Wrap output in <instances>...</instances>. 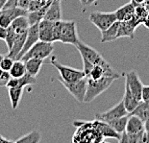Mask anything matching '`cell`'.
Listing matches in <instances>:
<instances>
[{
    "label": "cell",
    "instance_id": "cell-1",
    "mask_svg": "<svg viewBox=\"0 0 149 143\" xmlns=\"http://www.w3.org/2000/svg\"><path fill=\"white\" fill-rule=\"evenodd\" d=\"M119 142L144 143V122L139 117L129 114L126 130L121 133Z\"/></svg>",
    "mask_w": 149,
    "mask_h": 143
},
{
    "label": "cell",
    "instance_id": "cell-2",
    "mask_svg": "<svg viewBox=\"0 0 149 143\" xmlns=\"http://www.w3.org/2000/svg\"><path fill=\"white\" fill-rule=\"evenodd\" d=\"M115 80L116 79L111 76H104L98 80L87 78V93H86L84 103H91L104 91H106Z\"/></svg>",
    "mask_w": 149,
    "mask_h": 143
},
{
    "label": "cell",
    "instance_id": "cell-3",
    "mask_svg": "<svg viewBox=\"0 0 149 143\" xmlns=\"http://www.w3.org/2000/svg\"><path fill=\"white\" fill-rule=\"evenodd\" d=\"M60 31H61V20L52 21L43 18L39 22L40 40L53 43L55 41H59Z\"/></svg>",
    "mask_w": 149,
    "mask_h": 143
},
{
    "label": "cell",
    "instance_id": "cell-4",
    "mask_svg": "<svg viewBox=\"0 0 149 143\" xmlns=\"http://www.w3.org/2000/svg\"><path fill=\"white\" fill-rule=\"evenodd\" d=\"M50 63L55 67L57 70L60 73V78L68 83H73V82H77L81 79H83L86 77V74L84 70H81V69H77V68H73V67H69L68 65H64L62 63H60L57 61L56 57H53L50 61Z\"/></svg>",
    "mask_w": 149,
    "mask_h": 143
},
{
    "label": "cell",
    "instance_id": "cell-5",
    "mask_svg": "<svg viewBox=\"0 0 149 143\" xmlns=\"http://www.w3.org/2000/svg\"><path fill=\"white\" fill-rule=\"evenodd\" d=\"M75 47L80 53L82 57V61H86L91 62V65H110L102 56L98 53L95 49H93V47L86 44L82 40H79L78 43L76 44Z\"/></svg>",
    "mask_w": 149,
    "mask_h": 143
},
{
    "label": "cell",
    "instance_id": "cell-6",
    "mask_svg": "<svg viewBox=\"0 0 149 143\" xmlns=\"http://www.w3.org/2000/svg\"><path fill=\"white\" fill-rule=\"evenodd\" d=\"M54 50L53 42H47V41L39 40L37 41L31 48L28 50L26 54H24V56L20 59L21 61H27L31 58H38V59H42L45 60L46 58L51 55Z\"/></svg>",
    "mask_w": 149,
    "mask_h": 143
},
{
    "label": "cell",
    "instance_id": "cell-7",
    "mask_svg": "<svg viewBox=\"0 0 149 143\" xmlns=\"http://www.w3.org/2000/svg\"><path fill=\"white\" fill-rule=\"evenodd\" d=\"M80 40L78 37L76 22L73 20H61V31H60L59 41L65 44L76 45Z\"/></svg>",
    "mask_w": 149,
    "mask_h": 143
},
{
    "label": "cell",
    "instance_id": "cell-8",
    "mask_svg": "<svg viewBox=\"0 0 149 143\" xmlns=\"http://www.w3.org/2000/svg\"><path fill=\"white\" fill-rule=\"evenodd\" d=\"M88 19L100 32L105 31L117 20L115 12H93L88 15Z\"/></svg>",
    "mask_w": 149,
    "mask_h": 143
},
{
    "label": "cell",
    "instance_id": "cell-9",
    "mask_svg": "<svg viewBox=\"0 0 149 143\" xmlns=\"http://www.w3.org/2000/svg\"><path fill=\"white\" fill-rule=\"evenodd\" d=\"M59 81L79 103H84L87 93V77L73 83H68L62 79H59Z\"/></svg>",
    "mask_w": 149,
    "mask_h": 143
},
{
    "label": "cell",
    "instance_id": "cell-10",
    "mask_svg": "<svg viewBox=\"0 0 149 143\" xmlns=\"http://www.w3.org/2000/svg\"><path fill=\"white\" fill-rule=\"evenodd\" d=\"M128 114L129 112H128V110H126V108L124 106V102H123V100H122V101H120L118 104H116L115 107H113L112 109L108 110L104 112L95 114V118L108 123L110 121H113V120L118 119L120 117L128 115Z\"/></svg>",
    "mask_w": 149,
    "mask_h": 143
},
{
    "label": "cell",
    "instance_id": "cell-11",
    "mask_svg": "<svg viewBox=\"0 0 149 143\" xmlns=\"http://www.w3.org/2000/svg\"><path fill=\"white\" fill-rule=\"evenodd\" d=\"M125 85L130 88L134 96L137 98L139 101H141V94L143 85L139 79L137 71L131 70L125 74Z\"/></svg>",
    "mask_w": 149,
    "mask_h": 143
},
{
    "label": "cell",
    "instance_id": "cell-12",
    "mask_svg": "<svg viewBox=\"0 0 149 143\" xmlns=\"http://www.w3.org/2000/svg\"><path fill=\"white\" fill-rule=\"evenodd\" d=\"M40 40V37H39V23H36L34 25H30L29 29L27 32V37H26V40H25L24 46L22 48L21 52L18 55L17 60H20L22 57L24 56V54H26L28 52L31 47H32L37 41Z\"/></svg>",
    "mask_w": 149,
    "mask_h": 143
},
{
    "label": "cell",
    "instance_id": "cell-13",
    "mask_svg": "<svg viewBox=\"0 0 149 143\" xmlns=\"http://www.w3.org/2000/svg\"><path fill=\"white\" fill-rule=\"evenodd\" d=\"M93 125L97 130V132L102 135V137H111L119 140L120 136H121V135L116 133L109 124L104 121H101V120L96 119L95 121L93 122Z\"/></svg>",
    "mask_w": 149,
    "mask_h": 143
},
{
    "label": "cell",
    "instance_id": "cell-14",
    "mask_svg": "<svg viewBox=\"0 0 149 143\" xmlns=\"http://www.w3.org/2000/svg\"><path fill=\"white\" fill-rule=\"evenodd\" d=\"M117 17V20L119 21H127L131 20L136 15V7L133 2H130L128 4L120 7L115 12Z\"/></svg>",
    "mask_w": 149,
    "mask_h": 143
},
{
    "label": "cell",
    "instance_id": "cell-15",
    "mask_svg": "<svg viewBox=\"0 0 149 143\" xmlns=\"http://www.w3.org/2000/svg\"><path fill=\"white\" fill-rule=\"evenodd\" d=\"M36 83V77L26 73L20 78H13L11 77L10 81L8 82L6 87H25L27 85H34Z\"/></svg>",
    "mask_w": 149,
    "mask_h": 143
},
{
    "label": "cell",
    "instance_id": "cell-16",
    "mask_svg": "<svg viewBox=\"0 0 149 143\" xmlns=\"http://www.w3.org/2000/svg\"><path fill=\"white\" fill-rule=\"evenodd\" d=\"M119 27H120V21L116 20L108 29L101 32V42L102 43L111 42V41H113L118 39Z\"/></svg>",
    "mask_w": 149,
    "mask_h": 143
},
{
    "label": "cell",
    "instance_id": "cell-17",
    "mask_svg": "<svg viewBox=\"0 0 149 143\" xmlns=\"http://www.w3.org/2000/svg\"><path fill=\"white\" fill-rule=\"evenodd\" d=\"M44 19L52 21L62 20V11H61V0H53L52 3L47 9L44 15Z\"/></svg>",
    "mask_w": 149,
    "mask_h": 143
},
{
    "label": "cell",
    "instance_id": "cell-18",
    "mask_svg": "<svg viewBox=\"0 0 149 143\" xmlns=\"http://www.w3.org/2000/svg\"><path fill=\"white\" fill-rule=\"evenodd\" d=\"M27 32L26 33H22V34L17 35V37H15L14 45H13L12 49L9 51V54H8L9 57H11V58H13L14 60L17 59L18 55H19V53L21 52V50L24 46L25 40H26V37H27Z\"/></svg>",
    "mask_w": 149,
    "mask_h": 143
},
{
    "label": "cell",
    "instance_id": "cell-19",
    "mask_svg": "<svg viewBox=\"0 0 149 143\" xmlns=\"http://www.w3.org/2000/svg\"><path fill=\"white\" fill-rule=\"evenodd\" d=\"M42 59H38V58H31L27 61H25V66H26V71L29 73L30 75L37 77L38 74L40 73V68L43 65Z\"/></svg>",
    "mask_w": 149,
    "mask_h": 143
},
{
    "label": "cell",
    "instance_id": "cell-20",
    "mask_svg": "<svg viewBox=\"0 0 149 143\" xmlns=\"http://www.w3.org/2000/svg\"><path fill=\"white\" fill-rule=\"evenodd\" d=\"M122 100H123V102H124V106L129 113H131L133 110L136 109V107L138 106L139 103L141 102V101H139L137 98L134 96V94L132 93V91L130 90V88L126 85H125L124 97H123Z\"/></svg>",
    "mask_w": 149,
    "mask_h": 143
},
{
    "label": "cell",
    "instance_id": "cell-21",
    "mask_svg": "<svg viewBox=\"0 0 149 143\" xmlns=\"http://www.w3.org/2000/svg\"><path fill=\"white\" fill-rule=\"evenodd\" d=\"M11 27L15 30V32L17 34L26 33L30 27L28 17L27 15H22V17L15 18V19L12 22Z\"/></svg>",
    "mask_w": 149,
    "mask_h": 143
},
{
    "label": "cell",
    "instance_id": "cell-22",
    "mask_svg": "<svg viewBox=\"0 0 149 143\" xmlns=\"http://www.w3.org/2000/svg\"><path fill=\"white\" fill-rule=\"evenodd\" d=\"M129 114L138 116L142 121L145 122L149 118V102H145V101L141 100L138 106L136 107V109Z\"/></svg>",
    "mask_w": 149,
    "mask_h": 143
},
{
    "label": "cell",
    "instance_id": "cell-23",
    "mask_svg": "<svg viewBox=\"0 0 149 143\" xmlns=\"http://www.w3.org/2000/svg\"><path fill=\"white\" fill-rule=\"evenodd\" d=\"M24 87H9V97H10L12 108L15 110L18 107V105L20 103L22 94H23Z\"/></svg>",
    "mask_w": 149,
    "mask_h": 143
},
{
    "label": "cell",
    "instance_id": "cell-24",
    "mask_svg": "<svg viewBox=\"0 0 149 143\" xmlns=\"http://www.w3.org/2000/svg\"><path fill=\"white\" fill-rule=\"evenodd\" d=\"M13 78H20L27 73L25 62L21 60H15V62L13 65L11 70L9 71Z\"/></svg>",
    "mask_w": 149,
    "mask_h": 143
},
{
    "label": "cell",
    "instance_id": "cell-25",
    "mask_svg": "<svg viewBox=\"0 0 149 143\" xmlns=\"http://www.w3.org/2000/svg\"><path fill=\"white\" fill-rule=\"evenodd\" d=\"M42 140V135L39 131L34 130V131L28 133L27 135L21 136L17 139L15 142L17 143H38Z\"/></svg>",
    "mask_w": 149,
    "mask_h": 143
},
{
    "label": "cell",
    "instance_id": "cell-26",
    "mask_svg": "<svg viewBox=\"0 0 149 143\" xmlns=\"http://www.w3.org/2000/svg\"><path fill=\"white\" fill-rule=\"evenodd\" d=\"M128 118H129V114L128 115L123 116V117H120V118H118V119H116V120H113V121L108 122V124H109V125L112 127L116 133H118L121 135V133H124L125 130H126V125H127Z\"/></svg>",
    "mask_w": 149,
    "mask_h": 143
},
{
    "label": "cell",
    "instance_id": "cell-27",
    "mask_svg": "<svg viewBox=\"0 0 149 143\" xmlns=\"http://www.w3.org/2000/svg\"><path fill=\"white\" fill-rule=\"evenodd\" d=\"M17 33L15 32V30L10 26L8 27V32H7V37H6V40H5V42L7 44V47H8V50L10 51L12 49L13 45H14V42L15 40V37H17Z\"/></svg>",
    "mask_w": 149,
    "mask_h": 143
},
{
    "label": "cell",
    "instance_id": "cell-28",
    "mask_svg": "<svg viewBox=\"0 0 149 143\" xmlns=\"http://www.w3.org/2000/svg\"><path fill=\"white\" fill-rule=\"evenodd\" d=\"M15 62V60L11 58V57L7 56H4V58L2 59L1 62H0V68H2L3 70L5 71H10L13 65Z\"/></svg>",
    "mask_w": 149,
    "mask_h": 143
},
{
    "label": "cell",
    "instance_id": "cell-29",
    "mask_svg": "<svg viewBox=\"0 0 149 143\" xmlns=\"http://www.w3.org/2000/svg\"><path fill=\"white\" fill-rule=\"evenodd\" d=\"M11 79V74L9 71H5L0 75V87H7L8 82Z\"/></svg>",
    "mask_w": 149,
    "mask_h": 143
},
{
    "label": "cell",
    "instance_id": "cell-30",
    "mask_svg": "<svg viewBox=\"0 0 149 143\" xmlns=\"http://www.w3.org/2000/svg\"><path fill=\"white\" fill-rule=\"evenodd\" d=\"M141 100L145 102H149V85H143L141 94Z\"/></svg>",
    "mask_w": 149,
    "mask_h": 143
},
{
    "label": "cell",
    "instance_id": "cell-31",
    "mask_svg": "<svg viewBox=\"0 0 149 143\" xmlns=\"http://www.w3.org/2000/svg\"><path fill=\"white\" fill-rule=\"evenodd\" d=\"M144 143H149V118L144 122Z\"/></svg>",
    "mask_w": 149,
    "mask_h": 143
},
{
    "label": "cell",
    "instance_id": "cell-32",
    "mask_svg": "<svg viewBox=\"0 0 149 143\" xmlns=\"http://www.w3.org/2000/svg\"><path fill=\"white\" fill-rule=\"evenodd\" d=\"M32 1L33 0H19V1H18V7L23 8L25 10H28Z\"/></svg>",
    "mask_w": 149,
    "mask_h": 143
},
{
    "label": "cell",
    "instance_id": "cell-33",
    "mask_svg": "<svg viewBox=\"0 0 149 143\" xmlns=\"http://www.w3.org/2000/svg\"><path fill=\"white\" fill-rule=\"evenodd\" d=\"M18 1H19V0H8L7 3H6L4 9L17 7V6H18Z\"/></svg>",
    "mask_w": 149,
    "mask_h": 143
},
{
    "label": "cell",
    "instance_id": "cell-34",
    "mask_svg": "<svg viewBox=\"0 0 149 143\" xmlns=\"http://www.w3.org/2000/svg\"><path fill=\"white\" fill-rule=\"evenodd\" d=\"M7 32H8V28L0 26V40H6V37H7Z\"/></svg>",
    "mask_w": 149,
    "mask_h": 143
},
{
    "label": "cell",
    "instance_id": "cell-35",
    "mask_svg": "<svg viewBox=\"0 0 149 143\" xmlns=\"http://www.w3.org/2000/svg\"><path fill=\"white\" fill-rule=\"evenodd\" d=\"M7 1L8 0H0V12L5 8V5H6V3H7Z\"/></svg>",
    "mask_w": 149,
    "mask_h": 143
},
{
    "label": "cell",
    "instance_id": "cell-36",
    "mask_svg": "<svg viewBox=\"0 0 149 143\" xmlns=\"http://www.w3.org/2000/svg\"><path fill=\"white\" fill-rule=\"evenodd\" d=\"M10 141H11L10 139H7V138H5L4 136L0 135V142H10Z\"/></svg>",
    "mask_w": 149,
    "mask_h": 143
},
{
    "label": "cell",
    "instance_id": "cell-37",
    "mask_svg": "<svg viewBox=\"0 0 149 143\" xmlns=\"http://www.w3.org/2000/svg\"><path fill=\"white\" fill-rule=\"evenodd\" d=\"M79 1H80V3H81V4L83 5V6H87L88 0H79Z\"/></svg>",
    "mask_w": 149,
    "mask_h": 143
},
{
    "label": "cell",
    "instance_id": "cell-38",
    "mask_svg": "<svg viewBox=\"0 0 149 143\" xmlns=\"http://www.w3.org/2000/svg\"><path fill=\"white\" fill-rule=\"evenodd\" d=\"M95 1H96V0H88L87 6H90V5H91V4H93V3L95 2Z\"/></svg>",
    "mask_w": 149,
    "mask_h": 143
},
{
    "label": "cell",
    "instance_id": "cell-39",
    "mask_svg": "<svg viewBox=\"0 0 149 143\" xmlns=\"http://www.w3.org/2000/svg\"><path fill=\"white\" fill-rule=\"evenodd\" d=\"M4 58V55H2V54H0V62H1L2 61V59Z\"/></svg>",
    "mask_w": 149,
    "mask_h": 143
}]
</instances>
